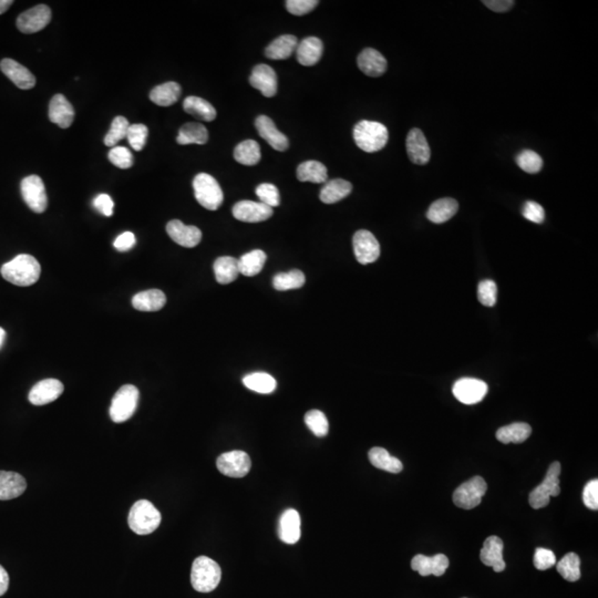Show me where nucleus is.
Masks as SVG:
<instances>
[{
  "instance_id": "13",
  "label": "nucleus",
  "mask_w": 598,
  "mask_h": 598,
  "mask_svg": "<svg viewBox=\"0 0 598 598\" xmlns=\"http://www.w3.org/2000/svg\"><path fill=\"white\" fill-rule=\"evenodd\" d=\"M51 21L48 6L38 5L21 13L17 18V28L23 33H35L43 31Z\"/></svg>"
},
{
  "instance_id": "39",
  "label": "nucleus",
  "mask_w": 598,
  "mask_h": 598,
  "mask_svg": "<svg viewBox=\"0 0 598 598\" xmlns=\"http://www.w3.org/2000/svg\"><path fill=\"white\" fill-rule=\"evenodd\" d=\"M266 259V254L261 249L249 251L239 259V274L247 277L259 274L264 267Z\"/></svg>"
},
{
  "instance_id": "61",
  "label": "nucleus",
  "mask_w": 598,
  "mask_h": 598,
  "mask_svg": "<svg viewBox=\"0 0 598 598\" xmlns=\"http://www.w3.org/2000/svg\"><path fill=\"white\" fill-rule=\"evenodd\" d=\"M463 598H465V597H463Z\"/></svg>"
},
{
  "instance_id": "54",
  "label": "nucleus",
  "mask_w": 598,
  "mask_h": 598,
  "mask_svg": "<svg viewBox=\"0 0 598 598\" xmlns=\"http://www.w3.org/2000/svg\"><path fill=\"white\" fill-rule=\"evenodd\" d=\"M583 502L588 509L598 510V480L589 481L583 491Z\"/></svg>"
},
{
  "instance_id": "10",
  "label": "nucleus",
  "mask_w": 598,
  "mask_h": 598,
  "mask_svg": "<svg viewBox=\"0 0 598 598\" xmlns=\"http://www.w3.org/2000/svg\"><path fill=\"white\" fill-rule=\"evenodd\" d=\"M217 465L222 474L229 478H243L251 470V461L244 451L234 450L219 455Z\"/></svg>"
},
{
  "instance_id": "38",
  "label": "nucleus",
  "mask_w": 598,
  "mask_h": 598,
  "mask_svg": "<svg viewBox=\"0 0 598 598\" xmlns=\"http://www.w3.org/2000/svg\"><path fill=\"white\" fill-rule=\"evenodd\" d=\"M297 179L300 182L324 183L328 179L327 168L318 161H306L297 168Z\"/></svg>"
},
{
  "instance_id": "15",
  "label": "nucleus",
  "mask_w": 598,
  "mask_h": 598,
  "mask_svg": "<svg viewBox=\"0 0 598 598\" xmlns=\"http://www.w3.org/2000/svg\"><path fill=\"white\" fill-rule=\"evenodd\" d=\"M62 382L57 379H45L33 386L28 399L33 406H45L53 403L62 395Z\"/></svg>"
},
{
  "instance_id": "4",
  "label": "nucleus",
  "mask_w": 598,
  "mask_h": 598,
  "mask_svg": "<svg viewBox=\"0 0 598 598\" xmlns=\"http://www.w3.org/2000/svg\"><path fill=\"white\" fill-rule=\"evenodd\" d=\"M161 518V513L151 502L140 500L131 508L128 518L129 526L138 536H148L153 533L160 526Z\"/></svg>"
},
{
  "instance_id": "14",
  "label": "nucleus",
  "mask_w": 598,
  "mask_h": 598,
  "mask_svg": "<svg viewBox=\"0 0 598 598\" xmlns=\"http://www.w3.org/2000/svg\"><path fill=\"white\" fill-rule=\"evenodd\" d=\"M274 211L266 207L261 202L241 201L237 202L233 207V215L235 219L245 223H259L271 219Z\"/></svg>"
},
{
  "instance_id": "45",
  "label": "nucleus",
  "mask_w": 598,
  "mask_h": 598,
  "mask_svg": "<svg viewBox=\"0 0 598 598\" xmlns=\"http://www.w3.org/2000/svg\"><path fill=\"white\" fill-rule=\"evenodd\" d=\"M305 423L307 427L310 428V431L314 433L316 437H325L328 433L330 430V425H328V420L326 415L320 411V410H310L305 415Z\"/></svg>"
},
{
  "instance_id": "6",
  "label": "nucleus",
  "mask_w": 598,
  "mask_h": 598,
  "mask_svg": "<svg viewBox=\"0 0 598 598\" xmlns=\"http://www.w3.org/2000/svg\"><path fill=\"white\" fill-rule=\"evenodd\" d=\"M140 392L134 385H124L116 391L110 407V417L116 423H126L138 408Z\"/></svg>"
},
{
  "instance_id": "46",
  "label": "nucleus",
  "mask_w": 598,
  "mask_h": 598,
  "mask_svg": "<svg viewBox=\"0 0 598 598\" xmlns=\"http://www.w3.org/2000/svg\"><path fill=\"white\" fill-rule=\"evenodd\" d=\"M516 163L526 173L536 174L543 168V160L536 152L524 150L516 156Z\"/></svg>"
},
{
  "instance_id": "32",
  "label": "nucleus",
  "mask_w": 598,
  "mask_h": 598,
  "mask_svg": "<svg viewBox=\"0 0 598 598\" xmlns=\"http://www.w3.org/2000/svg\"><path fill=\"white\" fill-rule=\"evenodd\" d=\"M182 89L179 83L166 82L152 89L150 100L160 107L173 106L181 97Z\"/></svg>"
},
{
  "instance_id": "43",
  "label": "nucleus",
  "mask_w": 598,
  "mask_h": 598,
  "mask_svg": "<svg viewBox=\"0 0 598 598\" xmlns=\"http://www.w3.org/2000/svg\"><path fill=\"white\" fill-rule=\"evenodd\" d=\"M306 278L304 273L298 269H293L288 273H279L273 278V286L276 290H289L298 289L304 286Z\"/></svg>"
},
{
  "instance_id": "17",
  "label": "nucleus",
  "mask_w": 598,
  "mask_h": 598,
  "mask_svg": "<svg viewBox=\"0 0 598 598\" xmlns=\"http://www.w3.org/2000/svg\"><path fill=\"white\" fill-rule=\"evenodd\" d=\"M249 83L261 91L263 96L272 98L277 93V76L274 69L267 65H257L251 71Z\"/></svg>"
},
{
  "instance_id": "51",
  "label": "nucleus",
  "mask_w": 598,
  "mask_h": 598,
  "mask_svg": "<svg viewBox=\"0 0 598 598\" xmlns=\"http://www.w3.org/2000/svg\"><path fill=\"white\" fill-rule=\"evenodd\" d=\"M556 564L555 554L548 548H536L534 554V566L540 571H546L548 568L553 567Z\"/></svg>"
},
{
  "instance_id": "5",
  "label": "nucleus",
  "mask_w": 598,
  "mask_h": 598,
  "mask_svg": "<svg viewBox=\"0 0 598 598\" xmlns=\"http://www.w3.org/2000/svg\"><path fill=\"white\" fill-rule=\"evenodd\" d=\"M194 195L204 209L217 211L223 204L224 195L219 182L207 173H200L193 180Z\"/></svg>"
},
{
  "instance_id": "30",
  "label": "nucleus",
  "mask_w": 598,
  "mask_h": 598,
  "mask_svg": "<svg viewBox=\"0 0 598 598\" xmlns=\"http://www.w3.org/2000/svg\"><path fill=\"white\" fill-rule=\"evenodd\" d=\"M459 204L455 199L445 197L431 204L428 210L427 217L429 221L435 224H442L452 219L457 214Z\"/></svg>"
},
{
  "instance_id": "3",
  "label": "nucleus",
  "mask_w": 598,
  "mask_h": 598,
  "mask_svg": "<svg viewBox=\"0 0 598 598\" xmlns=\"http://www.w3.org/2000/svg\"><path fill=\"white\" fill-rule=\"evenodd\" d=\"M222 571L219 564L207 556H200L192 565L191 583L195 591L210 593L219 586Z\"/></svg>"
},
{
  "instance_id": "50",
  "label": "nucleus",
  "mask_w": 598,
  "mask_h": 598,
  "mask_svg": "<svg viewBox=\"0 0 598 598\" xmlns=\"http://www.w3.org/2000/svg\"><path fill=\"white\" fill-rule=\"evenodd\" d=\"M478 298L481 304L493 307L498 300V286L491 279H485L479 284Z\"/></svg>"
},
{
  "instance_id": "8",
  "label": "nucleus",
  "mask_w": 598,
  "mask_h": 598,
  "mask_svg": "<svg viewBox=\"0 0 598 598\" xmlns=\"http://www.w3.org/2000/svg\"><path fill=\"white\" fill-rule=\"evenodd\" d=\"M488 490V484L481 477H474L461 484L453 493V502L457 508L472 510L482 501Z\"/></svg>"
},
{
  "instance_id": "31",
  "label": "nucleus",
  "mask_w": 598,
  "mask_h": 598,
  "mask_svg": "<svg viewBox=\"0 0 598 598\" xmlns=\"http://www.w3.org/2000/svg\"><path fill=\"white\" fill-rule=\"evenodd\" d=\"M352 191V185L346 180L336 179L327 182L320 191V201L325 204H334L347 197Z\"/></svg>"
},
{
  "instance_id": "27",
  "label": "nucleus",
  "mask_w": 598,
  "mask_h": 598,
  "mask_svg": "<svg viewBox=\"0 0 598 598\" xmlns=\"http://www.w3.org/2000/svg\"><path fill=\"white\" fill-rule=\"evenodd\" d=\"M322 51L324 45L322 40L316 37H308L297 45V61L305 67H312L320 62Z\"/></svg>"
},
{
  "instance_id": "60",
  "label": "nucleus",
  "mask_w": 598,
  "mask_h": 598,
  "mask_svg": "<svg viewBox=\"0 0 598 598\" xmlns=\"http://www.w3.org/2000/svg\"><path fill=\"white\" fill-rule=\"evenodd\" d=\"M5 338H6L5 330H4V328H1V327H0V348H1V346H3L4 342H5Z\"/></svg>"
},
{
  "instance_id": "20",
  "label": "nucleus",
  "mask_w": 598,
  "mask_h": 598,
  "mask_svg": "<svg viewBox=\"0 0 598 598\" xmlns=\"http://www.w3.org/2000/svg\"><path fill=\"white\" fill-rule=\"evenodd\" d=\"M0 69L9 80L21 90H31L35 87L36 78L31 71L13 59L6 58L0 62Z\"/></svg>"
},
{
  "instance_id": "52",
  "label": "nucleus",
  "mask_w": 598,
  "mask_h": 598,
  "mask_svg": "<svg viewBox=\"0 0 598 598\" xmlns=\"http://www.w3.org/2000/svg\"><path fill=\"white\" fill-rule=\"evenodd\" d=\"M318 4L316 0H288L286 1V7L292 15L304 16L314 11Z\"/></svg>"
},
{
  "instance_id": "48",
  "label": "nucleus",
  "mask_w": 598,
  "mask_h": 598,
  "mask_svg": "<svg viewBox=\"0 0 598 598\" xmlns=\"http://www.w3.org/2000/svg\"><path fill=\"white\" fill-rule=\"evenodd\" d=\"M148 136V126H144V124H132V126L130 124L126 138H128L131 148L136 151H141L146 146Z\"/></svg>"
},
{
  "instance_id": "40",
  "label": "nucleus",
  "mask_w": 598,
  "mask_h": 598,
  "mask_svg": "<svg viewBox=\"0 0 598 598\" xmlns=\"http://www.w3.org/2000/svg\"><path fill=\"white\" fill-rule=\"evenodd\" d=\"M243 384L251 391L264 393V395L272 393L277 387L276 380L266 372H254L251 375L245 376L243 378Z\"/></svg>"
},
{
  "instance_id": "12",
  "label": "nucleus",
  "mask_w": 598,
  "mask_h": 598,
  "mask_svg": "<svg viewBox=\"0 0 598 598\" xmlns=\"http://www.w3.org/2000/svg\"><path fill=\"white\" fill-rule=\"evenodd\" d=\"M354 255L360 264H371L380 256L379 241L375 235L366 229H360L352 239Z\"/></svg>"
},
{
  "instance_id": "47",
  "label": "nucleus",
  "mask_w": 598,
  "mask_h": 598,
  "mask_svg": "<svg viewBox=\"0 0 598 598\" xmlns=\"http://www.w3.org/2000/svg\"><path fill=\"white\" fill-rule=\"evenodd\" d=\"M257 197H259L261 203L265 204L266 207H278L281 204V196H279V191L274 184L263 183L259 184L256 187Z\"/></svg>"
},
{
  "instance_id": "59",
  "label": "nucleus",
  "mask_w": 598,
  "mask_h": 598,
  "mask_svg": "<svg viewBox=\"0 0 598 598\" xmlns=\"http://www.w3.org/2000/svg\"><path fill=\"white\" fill-rule=\"evenodd\" d=\"M13 4V1H11V0H0V15L6 13Z\"/></svg>"
},
{
  "instance_id": "28",
  "label": "nucleus",
  "mask_w": 598,
  "mask_h": 598,
  "mask_svg": "<svg viewBox=\"0 0 598 598\" xmlns=\"http://www.w3.org/2000/svg\"><path fill=\"white\" fill-rule=\"evenodd\" d=\"M165 304V294L160 289H148L132 298V306L140 312H158Z\"/></svg>"
},
{
  "instance_id": "34",
  "label": "nucleus",
  "mask_w": 598,
  "mask_h": 598,
  "mask_svg": "<svg viewBox=\"0 0 598 598\" xmlns=\"http://www.w3.org/2000/svg\"><path fill=\"white\" fill-rule=\"evenodd\" d=\"M183 109L186 114L195 116L199 120L211 122L217 118V110L210 104L209 101L199 98V97H187L184 100Z\"/></svg>"
},
{
  "instance_id": "49",
  "label": "nucleus",
  "mask_w": 598,
  "mask_h": 598,
  "mask_svg": "<svg viewBox=\"0 0 598 598\" xmlns=\"http://www.w3.org/2000/svg\"><path fill=\"white\" fill-rule=\"evenodd\" d=\"M111 163L119 169H130L134 165V156L126 146H114L108 154Z\"/></svg>"
},
{
  "instance_id": "37",
  "label": "nucleus",
  "mask_w": 598,
  "mask_h": 598,
  "mask_svg": "<svg viewBox=\"0 0 598 598\" xmlns=\"http://www.w3.org/2000/svg\"><path fill=\"white\" fill-rule=\"evenodd\" d=\"M532 433V428L530 425L524 423H512L500 428L496 431V439L500 442L508 445V443H522L528 439Z\"/></svg>"
},
{
  "instance_id": "24",
  "label": "nucleus",
  "mask_w": 598,
  "mask_h": 598,
  "mask_svg": "<svg viewBox=\"0 0 598 598\" xmlns=\"http://www.w3.org/2000/svg\"><path fill=\"white\" fill-rule=\"evenodd\" d=\"M358 67L368 77H380L387 70V60L385 57L376 50L367 48L358 55Z\"/></svg>"
},
{
  "instance_id": "33",
  "label": "nucleus",
  "mask_w": 598,
  "mask_h": 598,
  "mask_svg": "<svg viewBox=\"0 0 598 598\" xmlns=\"http://www.w3.org/2000/svg\"><path fill=\"white\" fill-rule=\"evenodd\" d=\"M213 267L214 274L219 284H231L239 275V261L234 257H219L214 263Z\"/></svg>"
},
{
  "instance_id": "11",
  "label": "nucleus",
  "mask_w": 598,
  "mask_h": 598,
  "mask_svg": "<svg viewBox=\"0 0 598 598\" xmlns=\"http://www.w3.org/2000/svg\"><path fill=\"white\" fill-rule=\"evenodd\" d=\"M488 385L482 380L462 378L457 380L452 388L453 395L464 405H475L484 399L488 393Z\"/></svg>"
},
{
  "instance_id": "16",
  "label": "nucleus",
  "mask_w": 598,
  "mask_h": 598,
  "mask_svg": "<svg viewBox=\"0 0 598 598\" xmlns=\"http://www.w3.org/2000/svg\"><path fill=\"white\" fill-rule=\"evenodd\" d=\"M166 232L176 244L187 249L197 246L202 241V232L200 229L193 225H185L179 219L169 222L166 225Z\"/></svg>"
},
{
  "instance_id": "7",
  "label": "nucleus",
  "mask_w": 598,
  "mask_h": 598,
  "mask_svg": "<svg viewBox=\"0 0 598 598\" xmlns=\"http://www.w3.org/2000/svg\"><path fill=\"white\" fill-rule=\"evenodd\" d=\"M560 463L553 462L550 465L543 482L530 493V506L538 510L550 504V496H558L560 488Z\"/></svg>"
},
{
  "instance_id": "44",
  "label": "nucleus",
  "mask_w": 598,
  "mask_h": 598,
  "mask_svg": "<svg viewBox=\"0 0 598 598\" xmlns=\"http://www.w3.org/2000/svg\"><path fill=\"white\" fill-rule=\"evenodd\" d=\"M129 126H130V124L124 116L114 118V122L111 124L110 130L104 138V144L107 146H110L111 148H114L119 142L126 138Z\"/></svg>"
},
{
  "instance_id": "56",
  "label": "nucleus",
  "mask_w": 598,
  "mask_h": 598,
  "mask_svg": "<svg viewBox=\"0 0 598 598\" xmlns=\"http://www.w3.org/2000/svg\"><path fill=\"white\" fill-rule=\"evenodd\" d=\"M136 239L134 237V233H131V232H126V233H122V234L119 235L116 237V241H114V246L116 251H130L131 249H134V245H136Z\"/></svg>"
},
{
  "instance_id": "21",
  "label": "nucleus",
  "mask_w": 598,
  "mask_h": 598,
  "mask_svg": "<svg viewBox=\"0 0 598 598\" xmlns=\"http://www.w3.org/2000/svg\"><path fill=\"white\" fill-rule=\"evenodd\" d=\"M449 567V560L443 554L429 556L418 554L411 560V568L421 576H442Z\"/></svg>"
},
{
  "instance_id": "35",
  "label": "nucleus",
  "mask_w": 598,
  "mask_h": 598,
  "mask_svg": "<svg viewBox=\"0 0 598 598\" xmlns=\"http://www.w3.org/2000/svg\"><path fill=\"white\" fill-rule=\"evenodd\" d=\"M369 460L374 467L380 470L390 473H400L403 471V465L397 457H392L384 447H372L368 453Z\"/></svg>"
},
{
  "instance_id": "25",
  "label": "nucleus",
  "mask_w": 598,
  "mask_h": 598,
  "mask_svg": "<svg viewBox=\"0 0 598 598\" xmlns=\"http://www.w3.org/2000/svg\"><path fill=\"white\" fill-rule=\"evenodd\" d=\"M300 516L294 509H288L279 518V538L286 544H295L300 538Z\"/></svg>"
},
{
  "instance_id": "18",
  "label": "nucleus",
  "mask_w": 598,
  "mask_h": 598,
  "mask_svg": "<svg viewBox=\"0 0 598 598\" xmlns=\"http://www.w3.org/2000/svg\"><path fill=\"white\" fill-rule=\"evenodd\" d=\"M406 146H407L408 156L413 163L425 165L429 162L430 156H431L429 143L420 129L415 128L410 131Z\"/></svg>"
},
{
  "instance_id": "1",
  "label": "nucleus",
  "mask_w": 598,
  "mask_h": 598,
  "mask_svg": "<svg viewBox=\"0 0 598 598\" xmlns=\"http://www.w3.org/2000/svg\"><path fill=\"white\" fill-rule=\"evenodd\" d=\"M0 273L7 282L16 286L28 287L38 282L41 266L31 255L21 254L4 264Z\"/></svg>"
},
{
  "instance_id": "2",
  "label": "nucleus",
  "mask_w": 598,
  "mask_h": 598,
  "mask_svg": "<svg viewBox=\"0 0 598 598\" xmlns=\"http://www.w3.org/2000/svg\"><path fill=\"white\" fill-rule=\"evenodd\" d=\"M354 142L367 153L380 151L388 143V129L376 121L362 120L354 129Z\"/></svg>"
},
{
  "instance_id": "57",
  "label": "nucleus",
  "mask_w": 598,
  "mask_h": 598,
  "mask_svg": "<svg viewBox=\"0 0 598 598\" xmlns=\"http://www.w3.org/2000/svg\"><path fill=\"white\" fill-rule=\"evenodd\" d=\"M483 4L495 13H506L516 3L512 0H484Z\"/></svg>"
},
{
  "instance_id": "22",
  "label": "nucleus",
  "mask_w": 598,
  "mask_h": 598,
  "mask_svg": "<svg viewBox=\"0 0 598 598\" xmlns=\"http://www.w3.org/2000/svg\"><path fill=\"white\" fill-rule=\"evenodd\" d=\"M49 120L61 129H68L75 120V109L62 94H55L49 104Z\"/></svg>"
},
{
  "instance_id": "26",
  "label": "nucleus",
  "mask_w": 598,
  "mask_h": 598,
  "mask_svg": "<svg viewBox=\"0 0 598 598\" xmlns=\"http://www.w3.org/2000/svg\"><path fill=\"white\" fill-rule=\"evenodd\" d=\"M27 489L23 475L9 471H0V500L8 501L21 496Z\"/></svg>"
},
{
  "instance_id": "58",
  "label": "nucleus",
  "mask_w": 598,
  "mask_h": 598,
  "mask_svg": "<svg viewBox=\"0 0 598 598\" xmlns=\"http://www.w3.org/2000/svg\"><path fill=\"white\" fill-rule=\"evenodd\" d=\"M9 587V576L3 566L0 565V596H3Z\"/></svg>"
},
{
  "instance_id": "9",
  "label": "nucleus",
  "mask_w": 598,
  "mask_h": 598,
  "mask_svg": "<svg viewBox=\"0 0 598 598\" xmlns=\"http://www.w3.org/2000/svg\"><path fill=\"white\" fill-rule=\"evenodd\" d=\"M21 195L28 207L35 213H43L48 207V196L40 176L29 175L21 181Z\"/></svg>"
},
{
  "instance_id": "42",
  "label": "nucleus",
  "mask_w": 598,
  "mask_h": 598,
  "mask_svg": "<svg viewBox=\"0 0 598 598\" xmlns=\"http://www.w3.org/2000/svg\"><path fill=\"white\" fill-rule=\"evenodd\" d=\"M558 573L567 582H576L581 578V560L577 554L568 553L556 564Z\"/></svg>"
},
{
  "instance_id": "55",
  "label": "nucleus",
  "mask_w": 598,
  "mask_h": 598,
  "mask_svg": "<svg viewBox=\"0 0 598 598\" xmlns=\"http://www.w3.org/2000/svg\"><path fill=\"white\" fill-rule=\"evenodd\" d=\"M93 207H96L104 217H110L114 215V203L108 194H99L96 199L93 200Z\"/></svg>"
},
{
  "instance_id": "23",
  "label": "nucleus",
  "mask_w": 598,
  "mask_h": 598,
  "mask_svg": "<svg viewBox=\"0 0 598 598\" xmlns=\"http://www.w3.org/2000/svg\"><path fill=\"white\" fill-rule=\"evenodd\" d=\"M504 544L499 536H490L485 540L481 550L480 558L482 563L491 566L496 573L506 570V562L503 560Z\"/></svg>"
},
{
  "instance_id": "36",
  "label": "nucleus",
  "mask_w": 598,
  "mask_h": 598,
  "mask_svg": "<svg viewBox=\"0 0 598 598\" xmlns=\"http://www.w3.org/2000/svg\"><path fill=\"white\" fill-rule=\"evenodd\" d=\"M209 141V132L207 128L201 124H184L179 130V134L176 138V142L181 144V146H187V144H205Z\"/></svg>"
},
{
  "instance_id": "53",
  "label": "nucleus",
  "mask_w": 598,
  "mask_h": 598,
  "mask_svg": "<svg viewBox=\"0 0 598 598\" xmlns=\"http://www.w3.org/2000/svg\"><path fill=\"white\" fill-rule=\"evenodd\" d=\"M522 214L523 217H526L528 221L536 224L543 223L544 219H545V212H544L543 207L533 201H528L524 204Z\"/></svg>"
},
{
  "instance_id": "19",
  "label": "nucleus",
  "mask_w": 598,
  "mask_h": 598,
  "mask_svg": "<svg viewBox=\"0 0 598 598\" xmlns=\"http://www.w3.org/2000/svg\"><path fill=\"white\" fill-rule=\"evenodd\" d=\"M255 126L259 136L276 151L284 152L288 148V138L276 128L272 119L266 116H259L255 120Z\"/></svg>"
},
{
  "instance_id": "29",
  "label": "nucleus",
  "mask_w": 598,
  "mask_h": 598,
  "mask_svg": "<svg viewBox=\"0 0 598 598\" xmlns=\"http://www.w3.org/2000/svg\"><path fill=\"white\" fill-rule=\"evenodd\" d=\"M298 40L293 35H283L275 39L265 50L267 58L273 60H285L296 51Z\"/></svg>"
},
{
  "instance_id": "41",
  "label": "nucleus",
  "mask_w": 598,
  "mask_h": 598,
  "mask_svg": "<svg viewBox=\"0 0 598 598\" xmlns=\"http://www.w3.org/2000/svg\"><path fill=\"white\" fill-rule=\"evenodd\" d=\"M261 158V148L254 140H245L235 148L234 158L243 165H256Z\"/></svg>"
}]
</instances>
